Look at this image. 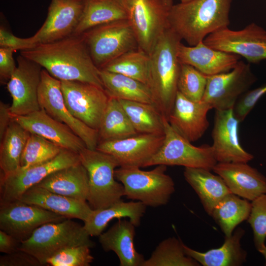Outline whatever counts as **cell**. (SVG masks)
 <instances>
[{"instance_id":"6da1fadb","label":"cell","mask_w":266,"mask_h":266,"mask_svg":"<svg viewBox=\"0 0 266 266\" xmlns=\"http://www.w3.org/2000/svg\"><path fill=\"white\" fill-rule=\"evenodd\" d=\"M60 81H78L104 89L100 69L94 64L82 34L37 45L20 51Z\"/></svg>"},{"instance_id":"7a4b0ae2","label":"cell","mask_w":266,"mask_h":266,"mask_svg":"<svg viewBox=\"0 0 266 266\" xmlns=\"http://www.w3.org/2000/svg\"><path fill=\"white\" fill-rule=\"evenodd\" d=\"M232 0H189L173 4L168 13V26L190 46L209 34L228 28Z\"/></svg>"},{"instance_id":"3957f363","label":"cell","mask_w":266,"mask_h":266,"mask_svg":"<svg viewBox=\"0 0 266 266\" xmlns=\"http://www.w3.org/2000/svg\"><path fill=\"white\" fill-rule=\"evenodd\" d=\"M181 39L167 28L149 54L148 86L154 104L167 119L171 112L177 90L180 63L177 56Z\"/></svg>"},{"instance_id":"277c9868","label":"cell","mask_w":266,"mask_h":266,"mask_svg":"<svg viewBox=\"0 0 266 266\" xmlns=\"http://www.w3.org/2000/svg\"><path fill=\"white\" fill-rule=\"evenodd\" d=\"M78 154L89 177L87 201L91 207L104 208L121 200L124 196V188L115 177V170L120 166L117 159L110 154L86 147Z\"/></svg>"},{"instance_id":"5b68a950","label":"cell","mask_w":266,"mask_h":266,"mask_svg":"<svg viewBox=\"0 0 266 266\" xmlns=\"http://www.w3.org/2000/svg\"><path fill=\"white\" fill-rule=\"evenodd\" d=\"M138 166H119L115 170L116 179L124 188V196L147 206L166 205L175 191L172 178L166 173L167 166L157 165L150 170Z\"/></svg>"},{"instance_id":"8992f818","label":"cell","mask_w":266,"mask_h":266,"mask_svg":"<svg viewBox=\"0 0 266 266\" xmlns=\"http://www.w3.org/2000/svg\"><path fill=\"white\" fill-rule=\"evenodd\" d=\"M71 219L40 226L21 242L19 249L30 253L44 266L48 259L68 247L86 245L94 247L95 244L83 225Z\"/></svg>"},{"instance_id":"52a82bcc","label":"cell","mask_w":266,"mask_h":266,"mask_svg":"<svg viewBox=\"0 0 266 266\" xmlns=\"http://www.w3.org/2000/svg\"><path fill=\"white\" fill-rule=\"evenodd\" d=\"M164 124L163 144L144 167L163 165L213 170L217 162L211 146L192 145L173 129L165 117Z\"/></svg>"},{"instance_id":"ba28073f","label":"cell","mask_w":266,"mask_h":266,"mask_svg":"<svg viewBox=\"0 0 266 266\" xmlns=\"http://www.w3.org/2000/svg\"><path fill=\"white\" fill-rule=\"evenodd\" d=\"M81 34L94 64L100 69L125 53L138 48L128 20L99 25Z\"/></svg>"},{"instance_id":"9c48e42d","label":"cell","mask_w":266,"mask_h":266,"mask_svg":"<svg viewBox=\"0 0 266 266\" xmlns=\"http://www.w3.org/2000/svg\"><path fill=\"white\" fill-rule=\"evenodd\" d=\"M79 162L78 153L62 149L50 160L26 167H20L7 175L0 174V203L18 200L25 191L39 184L52 172Z\"/></svg>"},{"instance_id":"30bf717a","label":"cell","mask_w":266,"mask_h":266,"mask_svg":"<svg viewBox=\"0 0 266 266\" xmlns=\"http://www.w3.org/2000/svg\"><path fill=\"white\" fill-rule=\"evenodd\" d=\"M40 109L55 119L68 126L84 142L87 148L96 149L99 143L98 130L74 117L67 108L61 88V81L43 68L38 90Z\"/></svg>"},{"instance_id":"8fae6325","label":"cell","mask_w":266,"mask_h":266,"mask_svg":"<svg viewBox=\"0 0 266 266\" xmlns=\"http://www.w3.org/2000/svg\"><path fill=\"white\" fill-rule=\"evenodd\" d=\"M203 43L216 50L239 55L249 63L266 60V31L255 23L243 29L226 28L208 35Z\"/></svg>"},{"instance_id":"7c38bea8","label":"cell","mask_w":266,"mask_h":266,"mask_svg":"<svg viewBox=\"0 0 266 266\" xmlns=\"http://www.w3.org/2000/svg\"><path fill=\"white\" fill-rule=\"evenodd\" d=\"M128 21L136 37L138 48L150 54L168 27L169 9L162 0H126Z\"/></svg>"},{"instance_id":"4fadbf2b","label":"cell","mask_w":266,"mask_h":266,"mask_svg":"<svg viewBox=\"0 0 266 266\" xmlns=\"http://www.w3.org/2000/svg\"><path fill=\"white\" fill-rule=\"evenodd\" d=\"M256 80L249 63L239 61L229 71L207 76L201 101L215 110L233 109L239 98L249 90Z\"/></svg>"},{"instance_id":"5bb4252c","label":"cell","mask_w":266,"mask_h":266,"mask_svg":"<svg viewBox=\"0 0 266 266\" xmlns=\"http://www.w3.org/2000/svg\"><path fill=\"white\" fill-rule=\"evenodd\" d=\"M61 81L65 102L70 113L98 130L109 100L105 90L87 82Z\"/></svg>"},{"instance_id":"9a60e30c","label":"cell","mask_w":266,"mask_h":266,"mask_svg":"<svg viewBox=\"0 0 266 266\" xmlns=\"http://www.w3.org/2000/svg\"><path fill=\"white\" fill-rule=\"evenodd\" d=\"M67 218L19 200L0 203V230L21 242L40 226L63 221Z\"/></svg>"},{"instance_id":"2e32d148","label":"cell","mask_w":266,"mask_h":266,"mask_svg":"<svg viewBox=\"0 0 266 266\" xmlns=\"http://www.w3.org/2000/svg\"><path fill=\"white\" fill-rule=\"evenodd\" d=\"M17 60L18 66L6 88L12 100L9 107L11 115L22 116L40 109L38 90L42 67L20 54Z\"/></svg>"},{"instance_id":"e0dca14e","label":"cell","mask_w":266,"mask_h":266,"mask_svg":"<svg viewBox=\"0 0 266 266\" xmlns=\"http://www.w3.org/2000/svg\"><path fill=\"white\" fill-rule=\"evenodd\" d=\"M84 6V0H51L44 23L32 36L35 43H51L73 35Z\"/></svg>"},{"instance_id":"ac0fdd59","label":"cell","mask_w":266,"mask_h":266,"mask_svg":"<svg viewBox=\"0 0 266 266\" xmlns=\"http://www.w3.org/2000/svg\"><path fill=\"white\" fill-rule=\"evenodd\" d=\"M164 134L137 133L123 139L99 142L96 149L114 157L120 166L144 167L163 144Z\"/></svg>"},{"instance_id":"d6986e66","label":"cell","mask_w":266,"mask_h":266,"mask_svg":"<svg viewBox=\"0 0 266 266\" xmlns=\"http://www.w3.org/2000/svg\"><path fill=\"white\" fill-rule=\"evenodd\" d=\"M239 123L233 109L216 110L211 146L217 163H248L253 159V155L245 151L240 143Z\"/></svg>"},{"instance_id":"ffe728a7","label":"cell","mask_w":266,"mask_h":266,"mask_svg":"<svg viewBox=\"0 0 266 266\" xmlns=\"http://www.w3.org/2000/svg\"><path fill=\"white\" fill-rule=\"evenodd\" d=\"M11 116L12 120L30 133L39 135L63 149L78 153L86 147L68 126L55 119L42 109L26 115Z\"/></svg>"},{"instance_id":"44dd1931","label":"cell","mask_w":266,"mask_h":266,"mask_svg":"<svg viewBox=\"0 0 266 266\" xmlns=\"http://www.w3.org/2000/svg\"><path fill=\"white\" fill-rule=\"evenodd\" d=\"M211 109L208 103L191 100L177 91L168 121L179 134L191 142H195L209 126L207 114Z\"/></svg>"},{"instance_id":"7402d4cb","label":"cell","mask_w":266,"mask_h":266,"mask_svg":"<svg viewBox=\"0 0 266 266\" xmlns=\"http://www.w3.org/2000/svg\"><path fill=\"white\" fill-rule=\"evenodd\" d=\"M232 193L252 201L266 194V177L247 163H217L212 170Z\"/></svg>"},{"instance_id":"603a6c76","label":"cell","mask_w":266,"mask_h":266,"mask_svg":"<svg viewBox=\"0 0 266 266\" xmlns=\"http://www.w3.org/2000/svg\"><path fill=\"white\" fill-rule=\"evenodd\" d=\"M177 56L180 63L191 65L207 76L230 71L240 61L236 54L215 49L200 42L186 46L180 42Z\"/></svg>"},{"instance_id":"cb8c5ba5","label":"cell","mask_w":266,"mask_h":266,"mask_svg":"<svg viewBox=\"0 0 266 266\" xmlns=\"http://www.w3.org/2000/svg\"><path fill=\"white\" fill-rule=\"evenodd\" d=\"M18 200L83 222L89 219L93 210L86 201L55 193L37 185L25 191Z\"/></svg>"},{"instance_id":"d4e9b609","label":"cell","mask_w":266,"mask_h":266,"mask_svg":"<svg viewBox=\"0 0 266 266\" xmlns=\"http://www.w3.org/2000/svg\"><path fill=\"white\" fill-rule=\"evenodd\" d=\"M135 227L130 220L121 218L99 236L103 250L113 251L118 256L121 266H143L145 261L144 256L134 247Z\"/></svg>"},{"instance_id":"484cf974","label":"cell","mask_w":266,"mask_h":266,"mask_svg":"<svg viewBox=\"0 0 266 266\" xmlns=\"http://www.w3.org/2000/svg\"><path fill=\"white\" fill-rule=\"evenodd\" d=\"M37 185L55 193L86 201L89 177L87 170L80 162L52 172Z\"/></svg>"},{"instance_id":"4316f807","label":"cell","mask_w":266,"mask_h":266,"mask_svg":"<svg viewBox=\"0 0 266 266\" xmlns=\"http://www.w3.org/2000/svg\"><path fill=\"white\" fill-rule=\"evenodd\" d=\"M244 230L238 228L232 235L225 237V241L219 248L204 252L194 250L183 244L185 253L203 266H239L246 261L247 252L241 245Z\"/></svg>"},{"instance_id":"83f0119b","label":"cell","mask_w":266,"mask_h":266,"mask_svg":"<svg viewBox=\"0 0 266 266\" xmlns=\"http://www.w3.org/2000/svg\"><path fill=\"white\" fill-rule=\"evenodd\" d=\"M186 181L194 190L206 212L210 216L214 207L232 193L223 178L202 168L185 167Z\"/></svg>"},{"instance_id":"f1b7e54d","label":"cell","mask_w":266,"mask_h":266,"mask_svg":"<svg viewBox=\"0 0 266 266\" xmlns=\"http://www.w3.org/2000/svg\"><path fill=\"white\" fill-rule=\"evenodd\" d=\"M146 207L139 201L125 202L121 200L106 208L93 209L89 219L84 222L83 226L91 236H99L115 218H129L136 227L140 225Z\"/></svg>"},{"instance_id":"f546056e","label":"cell","mask_w":266,"mask_h":266,"mask_svg":"<svg viewBox=\"0 0 266 266\" xmlns=\"http://www.w3.org/2000/svg\"><path fill=\"white\" fill-rule=\"evenodd\" d=\"M80 22L73 34L80 35L99 25L128 20L126 0H84Z\"/></svg>"},{"instance_id":"4dcf8cb0","label":"cell","mask_w":266,"mask_h":266,"mask_svg":"<svg viewBox=\"0 0 266 266\" xmlns=\"http://www.w3.org/2000/svg\"><path fill=\"white\" fill-rule=\"evenodd\" d=\"M100 70L104 90L110 98L154 104L151 91L146 84L122 74Z\"/></svg>"},{"instance_id":"1f68e13d","label":"cell","mask_w":266,"mask_h":266,"mask_svg":"<svg viewBox=\"0 0 266 266\" xmlns=\"http://www.w3.org/2000/svg\"><path fill=\"white\" fill-rule=\"evenodd\" d=\"M30 134L19 123L11 120L0 140L1 175H9L20 168L21 156Z\"/></svg>"},{"instance_id":"d6a6232c","label":"cell","mask_w":266,"mask_h":266,"mask_svg":"<svg viewBox=\"0 0 266 266\" xmlns=\"http://www.w3.org/2000/svg\"><path fill=\"white\" fill-rule=\"evenodd\" d=\"M251 209V202L230 193L216 204L210 216L221 228L225 237H228L237 225L247 220Z\"/></svg>"},{"instance_id":"836d02e7","label":"cell","mask_w":266,"mask_h":266,"mask_svg":"<svg viewBox=\"0 0 266 266\" xmlns=\"http://www.w3.org/2000/svg\"><path fill=\"white\" fill-rule=\"evenodd\" d=\"M137 133L119 100L109 97L98 129L99 142L123 139Z\"/></svg>"},{"instance_id":"e575fe53","label":"cell","mask_w":266,"mask_h":266,"mask_svg":"<svg viewBox=\"0 0 266 266\" xmlns=\"http://www.w3.org/2000/svg\"><path fill=\"white\" fill-rule=\"evenodd\" d=\"M118 100L138 133L164 134V116L154 104Z\"/></svg>"},{"instance_id":"d590c367","label":"cell","mask_w":266,"mask_h":266,"mask_svg":"<svg viewBox=\"0 0 266 266\" xmlns=\"http://www.w3.org/2000/svg\"><path fill=\"white\" fill-rule=\"evenodd\" d=\"M149 54L139 48L130 50L105 65L101 69L148 83Z\"/></svg>"},{"instance_id":"8d00e7d4","label":"cell","mask_w":266,"mask_h":266,"mask_svg":"<svg viewBox=\"0 0 266 266\" xmlns=\"http://www.w3.org/2000/svg\"><path fill=\"white\" fill-rule=\"evenodd\" d=\"M184 243L174 236L162 241L143 266H199L200 265L185 252Z\"/></svg>"},{"instance_id":"74e56055","label":"cell","mask_w":266,"mask_h":266,"mask_svg":"<svg viewBox=\"0 0 266 266\" xmlns=\"http://www.w3.org/2000/svg\"><path fill=\"white\" fill-rule=\"evenodd\" d=\"M63 148L35 134L31 133L21 158V167H26L50 160Z\"/></svg>"},{"instance_id":"f35d334b","label":"cell","mask_w":266,"mask_h":266,"mask_svg":"<svg viewBox=\"0 0 266 266\" xmlns=\"http://www.w3.org/2000/svg\"><path fill=\"white\" fill-rule=\"evenodd\" d=\"M180 64L178 91L191 100L201 101L205 91L207 76L191 65Z\"/></svg>"},{"instance_id":"ab89813d","label":"cell","mask_w":266,"mask_h":266,"mask_svg":"<svg viewBox=\"0 0 266 266\" xmlns=\"http://www.w3.org/2000/svg\"><path fill=\"white\" fill-rule=\"evenodd\" d=\"M91 248L86 245L68 247L48 259L46 265L51 266H89L94 260Z\"/></svg>"},{"instance_id":"60d3db41","label":"cell","mask_w":266,"mask_h":266,"mask_svg":"<svg viewBox=\"0 0 266 266\" xmlns=\"http://www.w3.org/2000/svg\"><path fill=\"white\" fill-rule=\"evenodd\" d=\"M247 221L251 227L256 248L265 245L266 238V194L251 201V209Z\"/></svg>"},{"instance_id":"b9f144b4","label":"cell","mask_w":266,"mask_h":266,"mask_svg":"<svg viewBox=\"0 0 266 266\" xmlns=\"http://www.w3.org/2000/svg\"><path fill=\"white\" fill-rule=\"evenodd\" d=\"M266 93V84L253 90H249L239 98L233 108V112L239 123L245 119L259 99Z\"/></svg>"},{"instance_id":"7bdbcfd3","label":"cell","mask_w":266,"mask_h":266,"mask_svg":"<svg viewBox=\"0 0 266 266\" xmlns=\"http://www.w3.org/2000/svg\"><path fill=\"white\" fill-rule=\"evenodd\" d=\"M37 45L33 36L28 38L18 37L2 26L0 28V47L10 49L16 52L33 48Z\"/></svg>"},{"instance_id":"ee69618b","label":"cell","mask_w":266,"mask_h":266,"mask_svg":"<svg viewBox=\"0 0 266 266\" xmlns=\"http://www.w3.org/2000/svg\"><path fill=\"white\" fill-rule=\"evenodd\" d=\"M40 262L34 256L19 249L0 257V266H41Z\"/></svg>"},{"instance_id":"f6af8a7d","label":"cell","mask_w":266,"mask_h":266,"mask_svg":"<svg viewBox=\"0 0 266 266\" xmlns=\"http://www.w3.org/2000/svg\"><path fill=\"white\" fill-rule=\"evenodd\" d=\"M12 50L0 47V81L7 84L17 66L13 58Z\"/></svg>"},{"instance_id":"bcb514c9","label":"cell","mask_w":266,"mask_h":266,"mask_svg":"<svg viewBox=\"0 0 266 266\" xmlns=\"http://www.w3.org/2000/svg\"><path fill=\"white\" fill-rule=\"evenodd\" d=\"M21 242L12 235L0 230V252L10 254L19 249Z\"/></svg>"},{"instance_id":"7dc6e473","label":"cell","mask_w":266,"mask_h":266,"mask_svg":"<svg viewBox=\"0 0 266 266\" xmlns=\"http://www.w3.org/2000/svg\"><path fill=\"white\" fill-rule=\"evenodd\" d=\"M10 106L0 102V139H2L10 122L12 116L9 111Z\"/></svg>"},{"instance_id":"c3c4849f","label":"cell","mask_w":266,"mask_h":266,"mask_svg":"<svg viewBox=\"0 0 266 266\" xmlns=\"http://www.w3.org/2000/svg\"><path fill=\"white\" fill-rule=\"evenodd\" d=\"M258 251L263 256L266 261V245H264L262 247H261Z\"/></svg>"},{"instance_id":"681fc988","label":"cell","mask_w":266,"mask_h":266,"mask_svg":"<svg viewBox=\"0 0 266 266\" xmlns=\"http://www.w3.org/2000/svg\"><path fill=\"white\" fill-rule=\"evenodd\" d=\"M165 5L169 9L173 5V0H162Z\"/></svg>"},{"instance_id":"f907efd6","label":"cell","mask_w":266,"mask_h":266,"mask_svg":"<svg viewBox=\"0 0 266 266\" xmlns=\"http://www.w3.org/2000/svg\"><path fill=\"white\" fill-rule=\"evenodd\" d=\"M180 0V2H185L189 0Z\"/></svg>"}]
</instances>
